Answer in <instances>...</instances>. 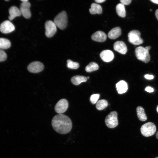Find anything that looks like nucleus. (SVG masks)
<instances>
[{
	"mask_svg": "<svg viewBox=\"0 0 158 158\" xmlns=\"http://www.w3.org/2000/svg\"><path fill=\"white\" fill-rule=\"evenodd\" d=\"M121 28L118 27H116L112 29L108 33V37L111 39H115L121 35Z\"/></svg>",
	"mask_w": 158,
	"mask_h": 158,
	"instance_id": "f3484780",
	"label": "nucleus"
},
{
	"mask_svg": "<svg viewBox=\"0 0 158 158\" xmlns=\"http://www.w3.org/2000/svg\"><path fill=\"white\" fill-rule=\"evenodd\" d=\"M145 48L148 51L150 49L151 47L150 46H147L145 47Z\"/></svg>",
	"mask_w": 158,
	"mask_h": 158,
	"instance_id": "72a5a7b5",
	"label": "nucleus"
},
{
	"mask_svg": "<svg viewBox=\"0 0 158 158\" xmlns=\"http://www.w3.org/2000/svg\"><path fill=\"white\" fill-rule=\"evenodd\" d=\"M108 105V103L107 101L105 99H101L97 102L96 107L97 110H101L106 108Z\"/></svg>",
	"mask_w": 158,
	"mask_h": 158,
	"instance_id": "b1692460",
	"label": "nucleus"
},
{
	"mask_svg": "<svg viewBox=\"0 0 158 158\" xmlns=\"http://www.w3.org/2000/svg\"><path fill=\"white\" fill-rule=\"evenodd\" d=\"M149 51L145 47L142 46L138 47L135 50L136 56L138 59L147 63L150 59Z\"/></svg>",
	"mask_w": 158,
	"mask_h": 158,
	"instance_id": "7ed1b4c3",
	"label": "nucleus"
},
{
	"mask_svg": "<svg viewBox=\"0 0 158 158\" xmlns=\"http://www.w3.org/2000/svg\"><path fill=\"white\" fill-rule=\"evenodd\" d=\"M15 29V27L13 24L8 20L4 21L0 25V31L3 33H10Z\"/></svg>",
	"mask_w": 158,
	"mask_h": 158,
	"instance_id": "9b49d317",
	"label": "nucleus"
},
{
	"mask_svg": "<svg viewBox=\"0 0 158 158\" xmlns=\"http://www.w3.org/2000/svg\"><path fill=\"white\" fill-rule=\"evenodd\" d=\"M156 138L157 139H158V131H157V133L156 134Z\"/></svg>",
	"mask_w": 158,
	"mask_h": 158,
	"instance_id": "f704fd0d",
	"label": "nucleus"
},
{
	"mask_svg": "<svg viewBox=\"0 0 158 158\" xmlns=\"http://www.w3.org/2000/svg\"><path fill=\"white\" fill-rule=\"evenodd\" d=\"M116 11L118 15L124 18L126 16V11L124 6L121 3L118 4L116 6Z\"/></svg>",
	"mask_w": 158,
	"mask_h": 158,
	"instance_id": "412c9836",
	"label": "nucleus"
},
{
	"mask_svg": "<svg viewBox=\"0 0 158 158\" xmlns=\"http://www.w3.org/2000/svg\"><path fill=\"white\" fill-rule=\"evenodd\" d=\"M87 79H89V77H87Z\"/></svg>",
	"mask_w": 158,
	"mask_h": 158,
	"instance_id": "e433bc0d",
	"label": "nucleus"
},
{
	"mask_svg": "<svg viewBox=\"0 0 158 158\" xmlns=\"http://www.w3.org/2000/svg\"><path fill=\"white\" fill-rule=\"evenodd\" d=\"M67 66L69 68L75 69L79 68V65L78 63L68 59L67 60Z\"/></svg>",
	"mask_w": 158,
	"mask_h": 158,
	"instance_id": "393cba45",
	"label": "nucleus"
},
{
	"mask_svg": "<svg viewBox=\"0 0 158 158\" xmlns=\"http://www.w3.org/2000/svg\"><path fill=\"white\" fill-rule=\"evenodd\" d=\"M99 97V95L98 94H94L92 95L90 98V100L91 103L94 104L97 102Z\"/></svg>",
	"mask_w": 158,
	"mask_h": 158,
	"instance_id": "a878e982",
	"label": "nucleus"
},
{
	"mask_svg": "<svg viewBox=\"0 0 158 158\" xmlns=\"http://www.w3.org/2000/svg\"><path fill=\"white\" fill-rule=\"evenodd\" d=\"M10 41L5 38H0V49H6L10 48L11 46Z\"/></svg>",
	"mask_w": 158,
	"mask_h": 158,
	"instance_id": "4be33fe9",
	"label": "nucleus"
},
{
	"mask_svg": "<svg viewBox=\"0 0 158 158\" xmlns=\"http://www.w3.org/2000/svg\"><path fill=\"white\" fill-rule=\"evenodd\" d=\"M150 1L154 3L158 4V0H151Z\"/></svg>",
	"mask_w": 158,
	"mask_h": 158,
	"instance_id": "473e14b6",
	"label": "nucleus"
},
{
	"mask_svg": "<svg viewBox=\"0 0 158 158\" xmlns=\"http://www.w3.org/2000/svg\"><path fill=\"white\" fill-rule=\"evenodd\" d=\"M9 1V0H5V1Z\"/></svg>",
	"mask_w": 158,
	"mask_h": 158,
	"instance_id": "4c0bfd02",
	"label": "nucleus"
},
{
	"mask_svg": "<svg viewBox=\"0 0 158 158\" xmlns=\"http://www.w3.org/2000/svg\"><path fill=\"white\" fill-rule=\"evenodd\" d=\"M107 37L106 34L101 31H97L91 36V38L92 40L101 42L105 41L106 40Z\"/></svg>",
	"mask_w": 158,
	"mask_h": 158,
	"instance_id": "4468645a",
	"label": "nucleus"
},
{
	"mask_svg": "<svg viewBox=\"0 0 158 158\" xmlns=\"http://www.w3.org/2000/svg\"><path fill=\"white\" fill-rule=\"evenodd\" d=\"M120 1L121 2V4L124 5H128L130 4L131 2V0H121Z\"/></svg>",
	"mask_w": 158,
	"mask_h": 158,
	"instance_id": "cd10ccee",
	"label": "nucleus"
},
{
	"mask_svg": "<svg viewBox=\"0 0 158 158\" xmlns=\"http://www.w3.org/2000/svg\"><path fill=\"white\" fill-rule=\"evenodd\" d=\"M136 112L137 116L139 120L142 121H145L147 120V116L145 113L144 109L142 107H137Z\"/></svg>",
	"mask_w": 158,
	"mask_h": 158,
	"instance_id": "aec40b11",
	"label": "nucleus"
},
{
	"mask_svg": "<svg viewBox=\"0 0 158 158\" xmlns=\"http://www.w3.org/2000/svg\"><path fill=\"white\" fill-rule=\"evenodd\" d=\"M140 35V32L138 30H132L128 34V41L135 45L141 44L143 43V41Z\"/></svg>",
	"mask_w": 158,
	"mask_h": 158,
	"instance_id": "39448f33",
	"label": "nucleus"
},
{
	"mask_svg": "<svg viewBox=\"0 0 158 158\" xmlns=\"http://www.w3.org/2000/svg\"><path fill=\"white\" fill-rule=\"evenodd\" d=\"M105 122L106 126L109 128L116 127L118 124L117 112L115 111L111 112L106 117Z\"/></svg>",
	"mask_w": 158,
	"mask_h": 158,
	"instance_id": "423d86ee",
	"label": "nucleus"
},
{
	"mask_svg": "<svg viewBox=\"0 0 158 158\" xmlns=\"http://www.w3.org/2000/svg\"><path fill=\"white\" fill-rule=\"evenodd\" d=\"M155 158H158V157H156Z\"/></svg>",
	"mask_w": 158,
	"mask_h": 158,
	"instance_id": "58836bf2",
	"label": "nucleus"
},
{
	"mask_svg": "<svg viewBox=\"0 0 158 158\" xmlns=\"http://www.w3.org/2000/svg\"><path fill=\"white\" fill-rule=\"evenodd\" d=\"M86 77L81 75H75L73 76L71 78L72 83L75 85H78L83 82H85L87 81Z\"/></svg>",
	"mask_w": 158,
	"mask_h": 158,
	"instance_id": "a211bd4d",
	"label": "nucleus"
},
{
	"mask_svg": "<svg viewBox=\"0 0 158 158\" xmlns=\"http://www.w3.org/2000/svg\"><path fill=\"white\" fill-rule=\"evenodd\" d=\"M156 111L158 113V105L157 106L156 108Z\"/></svg>",
	"mask_w": 158,
	"mask_h": 158,
	"instance_id": "c9c22d12",
	"label": "nucleus"
},
{
	"mask_svg": "<svg viewBox=\"0 0 158 158\" xmlns=\"http://www.w3.org/2000/svg\"><path fill=\"white\" fill-rule=\"evenodd\" d=\"M145 78L148 80H151L154 78V76L150 74H146L144 76Z\"/></svg>",
	"mask_w": 158,
	"mask_h": 158,
	"instance_id": "c756f323",
	"label": "nucleus"
},
{
	"mask_svg": "<svg viewBox=\"0 0 158 158\" xmlns=\"http://www.w3.org/2000/svg\"><path fill=\"white\" fill-rule=\"evenodd\" d=\"M156 17L158 20V9H157L155 11V13Z\"/></svg>",
	"mask_w": 158,
	"mask_h": 158,
	"instance_id": "2f4dec72",
	"label": "nucleus"
},
{
	"mask_svg": "<svg viewBox=\"0 0 158 158\" xmlns=\"http://www.w3.org/2000/svg\"><path fill=\"white\" fill-rule=\"evenodd\" d=\"M156 128L155 124L152 122H148L142 125L140 128L142 135L147 137L153 135L155 133Z\"/></svg>",
	"mask_w": 158,
	"mask_h": 158,
	"instance_id": "20e7f679",
	"label": "nucleus"
},
{
	"mask_svg": "<svg viewBox=\"0 0 158 158\" xmlns=\"http://www.w3.org/2000/svg\"><path fill=\"white\" fill-rule=\"evenodd\" d=\"M99 68L98 65L95 62H91L89 63L85 68L87 72H91L97 70Z\"/></svg>",
	"mask_w": 158,
	"mask_h": 158,
	"instance_id": "5701e85b",
	"label": "nucleus"
},
{
	"mask_svg": "<svg viewBox=\"0 0 158 158\" xmlns=\"http://www.w3.org/2000/svg\"><path fill=\"white\" fill-rule=\"evenodd\" d=\"M8 11L9 14L8 18L10 20H13L16 17L21 15L20 9L15 6L11 7L9 8Z\"/></svg>",
	"mask_w": 158,
	"mask_h": 158,
	"instance_id": "dca6fc26",
	"label": "nucleus"
},
{
	"mask_svg": "<svg viewBox=\"0 0 158 158\" xmlns=\"http://www.w3.org/2000/svg\"><path fill=\"white\" fill-rule=\"evenodd\" d=\"M45 27V34L47 37H51L56 32V26L54 22L51 20H48L46 22Z\"/></svg>",
	"mask_w": 158,
	"mask_h": 158,
	"instance_id": "6e6552de",
	"label": "nucleus"
},
{
	"mask_svg": "<svg viewBox=\"0 0 158 158\" xmlns=\"http://www.w3.org/2000/svg\"><path fill=\"white\" fill-rule=\"evenodd\" d=\"M89 11L90 13L92 14H101L102 13L101 6L95 3H92L91 4V8L89 9Z\"/></svg>",
	"mask_w": 158,
	"mask_h": 158,
	"instance_id": "6ab92c4d",
	"label": "nucleus"
},
{
	"mask_svg": "<svg viewBox=\"0 0 158 158\" xmlns=\"http://www.w3.org/2000/svg\"><path fill=\"white\" fill-rule=\"evenodd\" d=\"M51 125L55 130L62 134L68 133L72 126L71 119L67 116L62 114H59L53 117Z\"/></svg>",
	"mask_w": 158,
	"mask_h": 158,
	"instance_id": "f257e3e1",
	"label": "nucleus"
},
{
	"mask_svg": "<svg viewBox=\"0 0 158 158\" xmlns=\"http://www.w3.org/2000/svg\"><path fill=\"white\" fill-rule=\"evenodd\" d=\"M56 27L61 30L66 28L67 25V16L66 11H63L58 14L53 21Z\"/></svg>",
	"mask_w": 158,
	"mask_h": 158,
	"instance_id": "f03ea898",
	"label": "nucleus"
},
{
	"mask_svg": "<svg viewBox=\"0 0 158 158\" xmlns=\"http://www.w3.org/2000/svg\"><path fill=\"white\" fill-rule=\"evenodd\" d=\"M114 48L115 50L123 54H126L127 51L126 44L124 42L121 41L114 43Z\"/></svg>",
	"mask_w": 158,
	"mask_h": 158,
	"instance_id": "f8f14e48",
	"label": "nucleus"
},
{
	"mask_svg": "<svg viewBox=\"0 0 158 158\" xmlns=\"http://www.w3.org/2000/svg\"><path fill=\"white\" fill-rule=\"evenodd\" d=\"M7 58V55L4 51L0 49V62L5 61Z\"/></svg>",
	"mask_w": 158,
	"mask_h": 158,
	"instance_id": "bb28decb",
	"label": "nucleus"
},
{
	"mask_svg": "<svg viewBox=\"0 0 158 158\" xmlns=\"http://www.w3.org/2000/svg\"><path fill=\"white\" fill-rule=\"evenodd\" d=\"M21 3L20 10L23 16L25 18L28 19L31 16V13L30 10L31 4L28 0H21Z\"/></svg>",
	"mask_w": 158,
	"mask_h": 158,
	"instance_id": "0eeeda50",
	"label": "nucleus"
},
{
	"mask_svg": "<svg viewBox=\"0 0 158 158\" xmlns=\"http://www.w3.org/2000/svg\"><path fill=\"white\" fill-rule=\"evenodd\" d=\"M116 90L119 94H122L126 92L128 89L127 83L125 81L121 80L119 81L116 85Z\"/></svg>",
	"mask_w": 158,
	"mask_h": 158,
	"instance_id": "2eb2a0df",
	"label": "nucleus"
},
{
	"mask_svg": "<svg viewBox=\"0 0 158 158\" xmlns=\"http://www.w3.org/2000/svg\"><path fill=\"white\" fill-rule=\"evenodd\" d=\"M145 90L149 92H152L154 91V90L152 87L147 86L145 88Z\"/></svg>",
	"mask_w": 158,
	"mask_h": 158,
	"instance_id": "c85d7f7f",
	"label": "nucleus"
},
{
	"mask_svg": "<svg viewBox=\"0 0 158 158\" xmlns=\"http://www.w3.org/2000/svg\"><path fill=\"white\" fill-rule=\"evenodd\" d=\"M100 56L104 61L107 62L111 61L114 57L113 52L109 50H105L102 51L100 54Z\"/></svg>",
	"mask_w": 158,
	"mask_h": 158,
	"instance_id": "ddd939ff",
	"label": "nucleus"
},
{
	"mask_svg": "<svg viewBox=\"0 0 158 158\" xmlns=\"http://www.w3.org/2000/svg\"><path fill=\"white\" fill-rule=\"evenodd\" d=\"M68 106L67 100L65 99L59 100L56 104L54 109L58 114H62L67 110Z\"/></svg>",
	"mask_w": 158,
	"mask_h": 158,
	"instance_id": "1a4fd4ad",
	"label": "nucleus"
},
{
	"mask_svg": "<svg viewBox=\"0 0 158 158\" xmlns=\"http://www.w3.org/2000/svg\"><path fill=\"white\" fill-rule=\"evenodd\" d=\"M106 0H95V1L98 3H101L105 1Z\"/></svg>",
	"mask_w": 158,
	"mask_h": 158,
	"instance_id": "7c9ffc66",
	"label": "nucleus"
},
{
	"mask_svg": "<svg viewBox=\"0 0 158 158\" xmlns=\"http://www.w3.org/2000/svg\"><path fill=\"white\" fill-rule=\"evenodd\" d=\"M44 68L43 64L41 62L35 61L30 63L28 66L27 69L31 73H37L42 71Z\"/></svg>",
	"mask_w": 158,
	"mask_h": 158,
	"instance_id": "9d476101",
	"label": "nucleus"
}]
</instances>
